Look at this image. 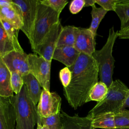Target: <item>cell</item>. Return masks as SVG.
Instances as JSON below:
<instances>
[{
  "mask_svg": "<svg viewBox=\"0 0 129 129\" xmlns=\"http://www.w3.org/2000/svg\"><path fill=\"white\" fill-rule=\"evenodd\" d=\"M40 119L42 125L46 126L48 129H63L60 111L55 115L46 117L40 116Z\"/></svg>",
  "mask_w": 129,
  "mask_h": 129,
  "instance_id": "24",
  "label": "cell"
},
{
  "mask_svg": "<svg viewBox=\"0 0 129 129\" xmlns=\"http://www.w3.org/2000/svg\"><path fill=\"white\" fill-rule=\"evenodd\" d=\"M0 19L7 21L19 30H20L23 26L21 11L14 4L12 7L0 6Z\"/></svg>",
  "mask_w": 129,
  "mask_h": 129,
  "instance_id": "14",
  "label": "cell"
},
{
  "mask_svg": "<svg viewBox=\"0 0 129 129\" xmlns=\"http://www.w3.org/2000/svg\"><path fill=\"white\" fill-rule=\"evenodd\" d=\"M118 37L120 39H129V29L123 31H118Z\"/></svg>",
  "mask_w": 129,
  "mask_h": 129,
  "instance_id": "32",
  "label": "cell"
},
{
  "mask_svg": "<svg viewBox=\"0 0 129 129\" xmlns=\"http://www.w3.org/2000/svg\"><path fill=\"white\" fill-rule=\"evenodd\" d=\"M129 107V94H128V95L125 101V102L123 105L122 110L125 109L126 107Z\"/></svg>",
  "mask_w": 129,
  "mask_h": 129,
  "instance_id": "36",
  "label": "cell"
},
{
  "mask_svg": "<svg viewBox=\"0 0 129 129\" xmlns=\"http://www.w3.org/2000/svg\"><path fill=\"white\" fill-rule=\"evenodd\" d=\"M12 99L15 111L16 129H34L39 115L36 105L29 97L24 85Z\"/></svg>",
  "mask_w": 129,
  "mask_h": 129,
  "instance_id": "3",
  "label": "cell"
},
{
  "mask_svg": "<svg viewBox=\"0 0 129 129\" xmlns=\"http://www.w3.org/2000/svg\"><path fill=\"white\" fill-rule=\"evenodd\" d=\"M0 129H10L6 118L0 113Z\"/></svg>",
  "mask_w": 129,
  "mask_h": 129,
  "instance_id": "31",
  "label": "cell"
},
{
  "mask_svg": "<svg viewBox=\"0 0 129 129\" xmlns=\"http://www.w3.org/2000/svg\"><path fill=\"white\" fill-rule=\"evenodd\" d=\"M119 0H96V4L99 5L104 10L108 12L109 11H114L115 6Z\"/></svg>",
  "mask_w": 129,
  "mask_h": 129,
  "instance_id": "29",
  "label": "cell"
},
{
  "mask_svg": "<svg viewBox=\"0 0 129 129\" xmlns=\"http://www.w3.org/2000/svg\"><path fill=\"white\" fill-rule=\"evenodd\" d=\"M79 52L74 46H57L53 52L52 59L57 60L67 67H72L80 55Z\"/></svg>",
  "mask_w": 129,
  "mask_h": 129,
  "instance_id": "13",
  "label": "cell"
},
{
  "mask_svg": "<svg viewBox=\"0 0 129 129\" xmlns=\"http://www.w3.org/2000/svg\"><path fill=\"white\" fill-rule=\"evenodd\" d=\"M116 129H129V110H121L114 115Z\"/></svg>",
  "mask_w": 129,
  "mask_h": 129,
  "instance_id": "25",
  "label": "cell"
},
{
  "mask_svg": "<svg viewBox=\"0 0 129 129\" xmlns=\"http://www.w3.org/2000/svg\"><path fill=\"white\" fill-rule=\"evenodd\" d=\"M37 129H48L46 126L42 125L40 119V116H38V118L37 121Z\"/></svg>",
  "mask_w": 129,
  "mask_h": 129,
  "instance_id": "35",
  "label": "cell"
},
{
  "mask_svg": "<svg viewBox=\"0 0 129 129\" xmlns=\"http://www.w3.org/2000/svg\"><path fill=\"white\" fill-rule=\"evenodd\" d=\"M11 73L0 56V96L5 98L13 97L11 84Z\"/></svg>",
  "mask_w": 129,
  "mask_h": 129,
  "instance_id": "15",
  "label": "cell"
},
{
  "mask_svg": "<svg viewBox=\"0 0 129 129\" xmlns=\"http://www.w3.org/2000/svg\"><path fill=\"white\" fill-rule=\"evenodd\" d=\"M28 61L30 73L37 79L42 89L50 91L51 62L33 53L28 54Z\"/></svg>",
  "mask_w": 129,
  "mask_h": 129,
  "instance_id": "6",
  "label": "cell"
},
{
  "mask_svg": "<svg viewBox=\"0 0 129 129\" xmlns=\"http://www.w3.org/2000/svg\"><path fill=\"white\" fill-rule=\"evenodd\" d=\"M60 117L63 129H92V118L88 116L80 117L78 114L70 116L60 110Z\"/></svg>",
  "mask_w": 129,
  "mask_h": 129,
  "instance_id": "12",
  "label": "cell"
},
{
  "mask_svg": "<svg viewBox=\"0 0 129 129\" xmlns=\"http://www.w3.org/2000/svg\"><path fill=\"white\" fill-rule=\"evenodd\" d=\"M61 99L56 92H50L42 89L37 107L38 115L46 117L55 115L60 111Z\"/></svg>",
  "mask_w": 129,
  "mask_h": 129,
  "instance_id": "9",
  "label": "cell"
},
{
  "mask_svg": "<svg viewBox=\"0 0 129 129\" xmlns=\"http://www.w3.org/2000/svg\"><path fill=\"white\" fill-rule=\"evenodd\" d=\"M39 2L43 5L51 8L60 14L68 1L66 0H39Z\"/></svg>",
  "mask_w": 129,
  "mask_h": 129,
  "instance_id": "27",
  "label": "cell"
},
{
  "mask_svg": "<svg viewBox=\"0 0 129 129\" xmlns=\"http://www.w3.org/2000/svg\"><path fill=\"white\" fill-rule=\"evenodd\" d=\"M23 80L29 97L36 105L39 101L42 92V87L40 83L37 79L30 73L23 76Z\"/></svg>",
  "mask_w": 129,
  "mask_h": 129,
  "instance_id": "16",
  "label": "cell"
},
{
  "mask_svg": "<svg viewBox=\"0 0 129 129\" xmlns=\"http://www.w3.org/2000/svg\"><path fill=\"white\" fill-rule=\"evenodd\" d=\"M2 59L11 72H17L22 76L30 73L28 54L21 53L15 50L12 51Z\"/></svg>",
  "mask_w": 129,
  "mask_h": 129,
  "instance_id": "11",
  "label": "cell"
},
{
  "mask_svg": "<svg viewBox=\"0 0 129 129\" xmlns=\"http://www.w3.org/2000/svg\"><path fill=\"white\" fill-rule=\"evenodd\" d=\"M95 38L89 28L77 27L75 48L80 53L92 56L95 51Z\"/></svg>",
  "mask_w": 129,
  "mask_h": 129,
  "instance_id": "10",
  "label": "cell"
},
{
  "mask_svg": "<svg viewBox=\"0 0 129 129\" xmlns=\"http://www.w3.org/2000/svg\"><path fill=\"white\" fill-rule=\"evenodd\" d=\"M13 5L12 0H0L1 7H12Z\"/></svg>",
  "mask_w": 129,
  "mask_h": 129,
  "instance_id": "33",
  "label": "cell"
},
{
  "mask_svg": "<svg viewBox=\"0 0 129 129\" xmlns=\"http://www.w3.org/2000/svg\"><path fill=\"white\" fill-rule=\"evenodd\" d=\"M129 94V89L121 81H113L108 88L105 98L88 112V116L91 118L98 114L112 112L114 114L122 110L123 105Z\"/></svg>",
  "mask_w": 129,
  "mask_h": 129,
  "instance_id": "2",
  "label": "cell"
},
{
  "mask_svg": "<svg viewBox=\"0 0 129 129\" xmlns=\"http://www.w3.org/2000/svg\"><path fill=\"white\" fill-rule=\"evenodd\" d=\"M20 9L23 18V26L21 30L27 36L29 40L33 30L36 19L39 0H12Z\"/></svg>",
  "mask_w": 129,
  "mask_h": 129,
  "instance_id": "7",
  "label": "cell"
},
{
  "mask_svg": "<svg viewBox=\"0 0 129 129\" xmlns=\"http://www.w3.org/2000/svg\"><path fill=\"white\" fill-rule=\"evenodd\" d=\"M62 28L60 21L53 25L41 44L33 51L46 60L51 62L53 54Z\"/></svg>",
  "mask_w": 129,
  "mask_h": 129,
  "instance_id": "8",
  "label": "cell"
},
{
  "mask_svg": "<svg viewBox=\"0 0 129 129\" xmlns=\"http://www.w3.org/2000/svg\"><path fill=\"white\" fill-rule=\"evenodd\" d=\"M108 88L102 82H97L91 89L88 99V102L91 101L100 102L106 97Z\"/></svg>",
  "mask_w": 129,
  "mask_h": 129,
  "instance_id": "21",
  "label": "cell"
},
{
  "mask_svg": "<svg viewBox=\"0 0 129 129\" xmlns=\"http://www.w3.org/2000/svg\"><path fill=\"white\" fill-rule=\"evenodd\" d=\"M0 21L6 31L10 39L13 43L15 50L21 53H25L22 47L20 44L18 39V33L19 30L16 28L13 25L5 20L0 19Z\"/></svg>",
  "mask_w": 129,
  "mask_h": 129,
  "instance_id": "20",
  "label": "cell"
},
{
  "mask_svg": "<svg viewBox=\"0 0 129 129\" xmlns=\"http://www.w3.org/2000/svg\"><path fill=\"white\" fill-rule=\"evenodd\" d=\"M77 27L74 26H66L63 28L59 35L57 46H74L76 36Z\"/></svg>",
  "mask_w": 129,
  "mask_h": 129,
  "instance_id": "19",
  "label": "cell"
},
{
  "mask_svg": "<svg viewBox=\"0 0 129 129\" xmlns=\"http://www.w3.org/2000/svg\"><path fill=\"white\" fill-rule=\"evenodd\" d=\"M84 6V0H73L71 2L69 10L72 14H76L79 13Z\"/></svg>",
  "mask_w": 129,
  "mask_h": 129,
  "instance_id": "30",
  "label": "cell"
},
{
  "mask_svg": "<svg viewBox=\"0 0 129 129\" xmlns=\"http://www.w3.org/2000/svg\"><path fill=\"white\" fill-rule=\"evenodd\" d=\"M85 1V7L92 6L96 4V0H84Z\"/></svg>",
  "mask_w": 129,
  "mask_h": 129,
  "instance_id": "34",
  "label": "cell"
},
{
  "mask_svg": "<svg viewBox=\"0 0 129 129\" xmlns=\"http://www.w3.org/2000/svg\"><path fill=\"white\" fill-rule=\"evenodd\" d=\"M69 68L72 79L69 85L63 88V94L69 105L77 109L88 102L91 89L98 82V68L92 56L80 53L75 63Z\"/></svg>",
  "mask_w": 129,
  "mask_h": 129,
  "instance_id": "1",
  "label": "cell"
},
{
  "mask_svg": "<svg viewBox=\"0 0 129 129\" xmlns=\"http://www.w3.org/2000/svg\"><path fill=\"white\" fill-rule=\"evenodd\" d=\"M91 7L92 11L91 14L92 20L89 29L92 32L94 36L96 37L99 25L108 12L101 7H97L95 5L92 6Z\"/></svg>",
  "mask_w": 129,
  "mask_h": 129,
  "instance_id": "22",
  "label": "cell"
},
{
  "mask_svg": "<svg viewBox=\"0 0 129 129\" xmlns=\"http://www.w3.org/2000/svg\"><path fill=\"white\" fill-rule=\"evenodd\" d=\"M11 77V84L14 93L18 94L24 85L23 76L17 72H12Z\"/></svg>",
  "mask_w": 129,
  "mask_h": 129,
  "instance_id": "26",
  "label": "cell"
},
{
  "mask_svg": "<svg viewBox=\"0 0 129 129\" xmlns=\"http://www.w3.org/2000/svg\"><path fill=\"white\" fill-rule=\"evenodd\" d=\"M114 115L115 114L112 112H106L97 115L92 118V129L116 128Z\"/></svg>",
  "mask_w": 129,
  "mask_h": 129,
  "instance_id": "17",
  "label": "cell"
},
{
  "mask_svg": "<svg viewBox=\"0 0 129 129\" xmlns=\"http://www.w3.org/2000/svg\"><path fill=\"white\" fill-rule=\"evenodd\" d=\"M118 32L115 31L113 26L111 27L105 44L101 49L95 50L92 55L98 65L100 81L105 83L108 88L113 81L112 75L115 60L112 55V50L115 41L118 37Z\"/></svg>",
  "mask_w": 129,
  "mask_h": 129,
  "instance_id": "4",
  "label": "cell"
},
{
  "mask_svg": "<svg viewBox=\"0 0 129 129\" xmlns=\"http://www.w3.org/2000/svg\"><path fill=\"white\" fill-rule=\"evenodd\" d=\"M114 12L118 16L120 21L119 31L129 29V0H119L115 6Z\"/></svg>",
  "mask_w": 129,
  "mask_h": 129,
  "instance_id": "18",
  "label": "cell"
},
{
  "mask_svg": "<svg viewBox=\"0 0 129 129\" xmlns=\"http://www.w3.org/2000/svg\"><path fill=\"white\" fill-rule=\"evenodd\" d=\"M59 76L63 88L67 87L72 79V72L70 69L67 67L62 69L59 72Z\"/></svg>",
  "mask_w": 129,
  "mask_h": 129,
  "instance_id": "28",
  "label": "cell"
},
{
  "mask_svg": "<svg viewBox=\"0 0 129 129\" xmlns=\"http://www.w3.org/2000/svg\"><path fill=\"white\" fill-rule=\"evenodd\" d=\"M13 50L15 49L13 43L0 21V56L3 57Z\"/></svg>",
  "mask_w": 129,
  "mask_h": 129,
  "instance_id": "23",
  "label": "cell"
},
{
  "mask_svg": "<svg viewBox=\"0 0 129 129\" xmlns=\"http://www.w3.org/2000/svg\"><path fill=\"white\" fill-rule=\"evenodd\" d=\"M59 15L51 8L39 2L36 21L29 41L33 51L41 44L52 26L59 21Z\"/></svg>",
  "mask_w": 129,
  "mask_h": 129,
  "instance_id": "5",
  "label": "cell"
}]
</instances>
